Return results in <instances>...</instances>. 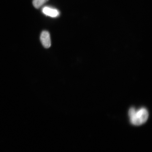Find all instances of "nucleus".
I'll use <instances>...</instances> for the list:
<instances>
[{"label": "nucleus", "instance_id": "f257e3e1", "mask_svg": "<svg viewBox=\"0 0 152 152\" xmlns=\"http://www.w3.org/2000/svg\"><path fill=\"white\" fill-rule=\"evenodd\" d=\"M129 115L132 124L139 126L147 121L149 117V113L144 108L136 110L134 107H132L129 110Z\"/></svg>", "mask_w": 152, "mask_h": 152}, {"label": "nucleus", "instance_id": "f03ea898", "mask_svg": "<svg viewBox=\"0 0 152 152\" xmlns=\"http://www.w3.org/2000/svg\"><path fill=\"white\" fill-rule=\"evenodd\" d=\"M40 40L42 44L45 48H48L50 47L51 42L50 35L48 31H44L42 32Z\"/></svg>", "mask_w": 152, "mask_h": 152}, {"label": "nucleus", "instance_id": "7ed1b4c3", "mask_svg": "<svg viewBox=\"0 0 152 152\" xmlns=\"http://www.w3.org/2000/svg\"><path fill=\"white\" fill-rule=\"evenodd\" d=\"M42 12L47 16L52 18H56L60 14L58 10L48 7H44L42 10Z\"/></svg>", "mask_w": 152, "mask_h": 152}, {"label": "nucleus", "instance_id": "20e7f679", "mask_svg": "<svg viewBox=\"0 0 152 152\" xmlns=\"http://www.w3.org/2000/svg\"><path fill=\"white\" fill-rule=\"evenodd\" d=\"M49 0H33V4L35 8L39 9Z\"/></svg>", "mask_w": 152, "mask_h": 152}]
</instances>
